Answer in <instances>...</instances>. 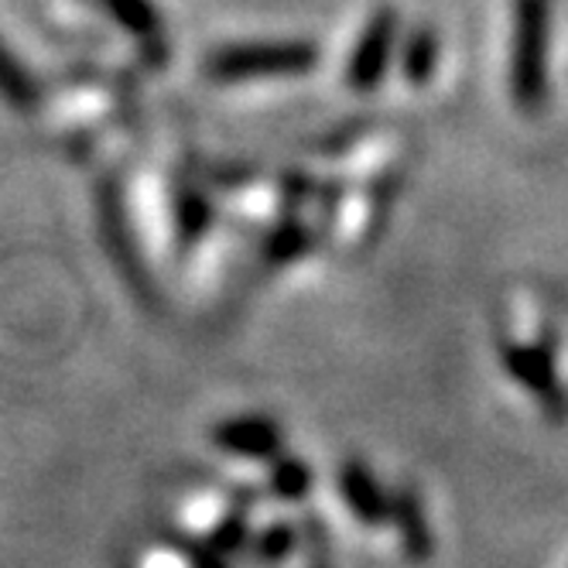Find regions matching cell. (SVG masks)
Listing matches in <instances>:
<instances>
[{
	"instance_id": "6da1fadb",
	"label": "cell",
	"mask_w": 568,
	"mask_h": 568,
	"mask_svg": "<svg viewBox=\"0 0 568 568\" xmlns=\"http://www.w3.org/2000/svg\"><path fill=\"white\" fill-rule=\"evenodd\" d=\"M551 0H517L510 42V93L524 113H538L548 97Z\"/></svg>"
},
{
	"instance_id": "ba28073f",
	"label": "cell",
	"mask_w": 568,
	"mask_h": 568,
	"mask_svg": "<svg viewBox=\"0 0 568 568\" xmlns=\"http://www.w3.org/2000/svg\"><path fill=\"white\" fill-rule=\"evenodd\" d=\"M346 494L353 500V507L367 517V520H384L390 514V504L384 500V494L377 490V483L367 476V473H359V469H349L346 473Z\"/></svg>"
},
{
	"instance_id": "5b68a950",
	"label": "cell",
	"mask_w": 568,
	"mask_h": 568,
	"mask_svg": "<svg viewBox=\"0 0 568 568\" xmlns=\"http://www.w3.org/2000/svg\"><path fill=\"white\" fill-rule=\"evenodd\" d=\"M507 359V367L510 374L524 384V387H531L538 394V400L545 404L548 412H561V390H558V381H555V367H551V359L541 353V349H527V346H507L504 353Z\"/></svg>"
},
{
	"instance_id": "8992f818",
	"label": "cell",
	"mask_w": 568,
	"mask_h": 568,
	"mask_svg": "<svg viewBox=\"0 0 568 568\" xmlns=\"http://www.w3.org/2000/svg\"><path fill=\"white\" fill-rule=\"evenodd\" d=\"M438 31L432 24H418L400 45V69L415 87H425L438 65Z\"/></svg>"
},
{
	"instance_id": "52a82bcc",
	"label": "cell",
	"mask_w": 568,
	"mask_h": 568,
	"mask_svg": "<svg viewBox=\"0 0 568 568\" xmlns=\"http://www.w3.org/2000/svg\"><path fill=\"white\" fill-rule=\"evenodd\" d=\"M390 514H397V524L404 527V545H408L412 558H428L432 555V535L425 527L422 507L412 497H400L397 504H390Z\"/></svg>"
},
{
	"instance_id": "9c48e42d",
	"label": "cell",
	"mask_w": 568,
	"mask_h": 568,
	"mask_svg": "<svg viewBox=\"0 0 568 568\" xmlns=\"http://www.w3.org/2000/svg\"><path fill=\"white\" fill-rule=\"evenodd\" d=\"M0 93L11 97L14 103H31V79L4 42H0Z\"/></svg>"
},
{
	"instance_id": "7a4b0ae2",
	"label": "cell",
	"mask_w": 568,
	"mask_h": 568,
	"mask_svg": "<svg viewBox=\"0 0 568 568\" xmlns=\"http://www.w3.org/2000/svg\"><path fill=\"white\" fill-rule=\"evenodd\" d=\"M318 62V49L312 42H240L216 49L206 59V72L220 83H240L257 75H295L308 72Z\"/></svg>"
},
{
	"instance_id": "3957f363",
	"label": "cell",
	"mask_w": 568,
	"mask_h": 568,
	"mask_svg": "<svg viewBox=\"0 0 568 568\" xmlns=\"http://www.w3.org/2000/svg\"><path fill=\"white\" fill-rule=\"evenodd\" d=\"M400 18L394 8H381L371 14V21L363 24L356 45H353V55H349V65H346V79L356 93H371L381 87V79L387 75V65L394 59V49H397V28Z\"/></svg>"
},
{
	"instance_id": "277c9868",
	"label": "cell",
	"mask_w": 568,
	"mask_h": 568,
	"mask_svg": "<svg viewBox=\"0 0 568 568\" xmlns=\"http://www.w3.org/2000/svg\"><path fill=\"white\" fill-rule=\"evenodd\" d=\"M93 4L103 8L124 31H131L148 49V55L165 59V21L151 0H93Z\"/></svg>"
}]
</instances>
